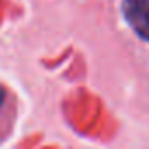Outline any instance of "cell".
I'll return each instance as SVG.
<instances>
[{
	"label": "cell",
	"mask_w": 149,
	"mask_h": 149,
	"mask_svg": "<svg viewBox=\"0 0 149 149\" xmlns=\"http://www.w3.org/2000/svg\"><path fill=\"white\" fill-rule=\"evenodd\" d=\"M123 16L133 32L149 40V0H123Z\"/></svg>",
	"instance_id": "obj_1"
},
{
	"label": "cell",
	"mask_w": 149,
	"mask_h": 149,
	"mask_svg": "<svg viewBox=\"0 0 149 149\" xmlns=\"http://www.w3.org/2000/svg\"><path fill=\"white\" fill-rule=\"evenodd\" d=\"M14 118H16L14 97L0 84V140L9 133V130L14 123Z\"/></svg>",
	"instance_id": "obj_2"
}]
</instances>
